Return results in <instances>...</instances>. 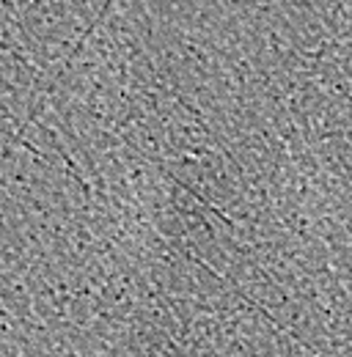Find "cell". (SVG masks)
Returning <instances> with one entry per match:
<instances>
[{
    "label": "cell",
    "mask_w": 352,
    "mask_h": 357,
    "mask_svg": "<svg viewBox=\"0 0 352 357\" xmlns=\"http://www.w3.org/2000/svg\"><path fill=\"white\" fill-rule=\"evenodd\" d=\"M3 333H6V324H3V321H0V335H3Z\"/></svg>",
    "instance_id": "1"
}]
</instances>
